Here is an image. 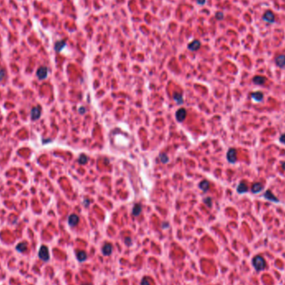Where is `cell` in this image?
I'll list each match as a JSON object with an SVG mask.
<instances>
[{
  "label": "cell",
  "mask_w": 285,
  "mask_h": 285,
  "mask_svg": "<svg viewBox=\"0 0 285 285\" xmlns=\"http://www.w3.org/2000/svg\"><path fill=\"white\" fill-rule=\"evenodd\" d=\"M253 265L254 267V268L257 270V271H262L266 267V262L265 260L264 259L263 257L261 256H256L254 257L253 259L252 262Z\"/></svg>",
  "instance_id": "6da1fadb"
},
{
  "label": "cell",
  "mask_w": 285,
  "mask_h": 285,
  "mask_svg": "<svg viewBox=\"0 0 285 285\" xmlns=\"http://www.w3.org/2000/svg\"><path fill=\"white\" fill-rule=\"evenodd\" d=\"M39 257L40 259H42L43 261L47 262L48 261V259L50 258L49 256V252H48V247L45 245H42L40 247L39 251Z\"/></svg>",
  "instance_id": "7a4b0ae2"
},
{
  "label": "cell",
  "mask_w": 285,
  "mask_h": 285,
  "mask_svg": "<svg viewBox=\"0 0 285 285\" xmlns=\"http://www.w3.org/2000/svg\"><path fill=\"white\" fill-rule=\"evenodd\" d=\"M227 159L230 164H234L237 161V151L235 148H231L227 153Z\"/></svg>",
  "instance_id": "3957f363"
},
{
  "label": "cell",
  "mask_w": 285,
  "mask_h": 285,
  "mask_svg": "<svg viewBox=\"0 0 285 285\" xmlns=\"http://www.w3.org/2000/svg\"><path fill=\"white\" fill-rule=\"evenodd\" d=\"M263 20L268 23H273L275 21V16L273 12L268 10V11H266L264 14L263 15Z\"/></svg>",
  "instance_id": "277c9868"
},
{
  "label": "cell",
  "mask_w": 285,
  "mask_h": 285,
  "mask_svg": "<svg viewBox=\"0 0 285 285\" xmlns=\"http://www.w3.org/2000/svg\"><path fill=\"white\" fill-rule=\"evenodd\" d=\"M37 76L40 80L45 79L48 76V68L44 66L40 67L37 70Z\"/></svg>",
  "instance_id": "5b68a950"
},
{
  "label": "cell",
  "mask_w": 285,
  "mask_h": 285,
  "mask_svg": "<svg viewBox=\"0 0 285 285\" xmlns=\"http://www.w3.org/2000/svg\"><path fill=\"white\" fill-rule=\"evenodd\" d=\"M41 116V107H33L31 110V119L33 120H38Z\"/></svg>",
  "instance_id": "8992f818"
},
{
  "label": "cell",
  "mask_w": 285,
  "mask_h": 285,
  "mask_svg": "<svg viewBox=\"0 0 285 285\" xmlns=\"http://www.w3.org/2000/svg\"><path fill=\"white\" fill-rule=\"evenodd\" d=\"M264 198L266 199H268V201H271L273 203H279V199L270 190H267L264 193Z\"/></svg>",
  "instance_id": "52a82bcc"
},
{
  "label": "cell",
  "mask_w": 285,
  "mask_h": 285,
  "mask_svg": "<svg viewBox=\"0 0 285 285\" xmlns=\"http://www.w3.org/2000/svg\"><path fill=\"white\" fill-rule=\"evenodd\" d=\"M186 115H187V112H186L185 108H179V110L176 112V118L179 122H183L184 120L185 119Z\"/></svg>",
  "instance_id": "ba28073f"
},
{
  "label": "cell",
  "mask_w": 285,
  "mask_h": 285,
  "mask_svg": "<svg viewBox=\"0 0 285 285\" xmlns=\"http://www.w3.org/2000/svg\"><path fill=\"white\" fill-rule=\"evenodd\" d=\"M113 252V246L111 244H105L102 248V253L104 256H109Z\"/></svg>",
  "instance_id": "9c48e42d"
},
{
  "label": "cell",
  "mask_w": 285,
  "mask_h": 285,
  "mask_svg": "<svg viewBox=\"0 0 285 285\" xmlns=\"http://www.w3.org/2000/svg\"><path fill=\"white\" fill-rule=\"evenodd\" d=\"M275 63L279 68H284L285 66V54H280L276 57Z\"/></svg>",
  "instance_id": "30bf717a"
},
{
  "label": "cell",
  "mask_w": 285,
  "mask_h": 285,
  "mask_svg": "<svg viewBox=\"0 0 285 285\" xmlns=\"http://www.w3.org/2000/svg\"><path fill=\"white\" fill-rule=\"evenodd\" d=\"M79 218L76 214H71L68 217V224L71 226V227L76 226L79 224Z\"/></svg>",
  "instance_id": "8fae6325"
},
{
  "label": "cell",
  "mask_w": 285,
  "mask_h": 285,
  "mask_svg": "<svg viewBox=\"0 0 285 285\" xmlns=\"http://www.w3.org/2000/svg\"><path fill=\"white\" fill-rule=\"evenodd\" d=\"M263 189H264V185L259 182H256V183L253 184L252 188H251V191L253 193H259Z\"/></svg>",
  "instance_id": "7c38bea8"
},
{
  "label": "cell",
  "mask_w": 285,
  "mask_h": 285,
  "mask_svg": "<svg viewBox=\"0 0 285 285\" xmlns=\"http://www.w3.org/2000/svg\"><path fill=\"white\" fill-rule=\"evenodd\" d=\"M251 98L253 101L255 102H261L263 101L264 99V93H262L261 91H257V92H254V93H251Z\"/></svg>",
  "instance_id": "4fadbf2b"
},
{
  "label": "cell",
  "mask_w": 285,
  "mask_h": 285,
  "mask_svg": "<svg viewBox=\"0 0 285 285\" xmlns=\"http://www.w3.org/2000/svg\"><path fill=\"white\" fill-rule=\"evenodd\" d=\"M65 46H66V41L65 40H60V41H58V42L55 43L54 50L57 53H59V52H61L63 50V48Z\"/></svg>",
  "instance_id": "5bb4252c"
},
{
  "label": "cell",
  "mask_w": 285,
  "mask_h": 285,
  "mask_svg": "<svg viewBox=\"0 0 285 285\" xmlns=\"http://www.w3.org/2000/svg\"><path fill=\"white\" fill-rule=\"evenodd\" d=\"M266 80L267 79H266L265 77L257 75V76L253 77V83L254 84H256V85H264V84L265 83Z\"/></svg>",
  "instance_id": "9a60e30c"
},
{
  "label": "cell",
  "mask_w": 285,
  "mask_h": 285,
  "mask_svg": "<svg viewBox=\"0 0 285 285\" xmlns=\"http://www.w3.org/2000/svg\"><path fill=\"white\" fill-rule=\"evenodd\" d=\"M200 46H201V43L199 40H193L188 45V48L191 51H197L198 49H199Z\"/></svg>",
  "instance_id": "2e32d148"
},
{
  "label": "cell",
  "mask_w": 285,
  "mask_h": 285,
  "mask_svg": "<svg viewBox=\"0 0 285 285\" xmlns=\"http://www.w3.org/2000/svg\"><path fill=\"white\" fill-rule=\"evenodd\" d=\"M237 192L239 193H244L248 192V186L244 182H241L237 187Z\"/></svg>",
  "instance_id": "e0dca14e"
},
{
  "label": "cell",
  "mask_w": 285,
  "mask_h": 285,
  "mask_svg": "<svg viewBox=\"0 0 285 285\" xmlns=\"http://www.w3.org/2000/svg\"><path fill=\"white\" fill-rule=\"evenodd\" d=\"M76 256H77V259L79 262H84L86 261L87 259V253L84 251H82V250H79L78 252L76 253Z\"/></svg>",
  "instance_id": "ac0fdd59"
},
{
  "label": "cell",
  "mask_w": 285,
  "mask_h": 285,
  "mask_svg": "<svg viewBox=\"0 0 285 285\" xmlns=\"http://www.w3.org/2000/svg\"><path fill=\"white\" fill-rule=\"evenodd\" d=\"M210 184L208 180H203L200 184H199V188L204 191V192H207L209 188Z\"/></svg>",
  "instance_id": "d6986e66"
},
{
  "label": "cell",
  "mask_w": 285,
  "mask_h": 285,
  "mask_svg": "<svg viewBox=\"0 0 285 285\" xmlns=\"http://www.w3.org/2000/svg\"><path fill=\"white\" fill-rule=\"evenodd\" d=\"M142 212V207L139 204H135L133 208V214L134 216H139L140 213Z\"/></svg>",
  "instance_id": "ffe728a7"
},
{
  "label": "cell",
  "mask_w": 285,
  "mask_h": 285,
  "mask_svg": "<svg viewBox=\"0 0 285 285\" xmlns=\"http://www.w3.org/2000/svg\"><path fill=\"white\" fill-rule=\"evenodd\" d=\"M16 249H17V251H19L20 253L24 252L27 249V244L24 243V242L18 244L17 246H16Z\"/></svg>",
  "instance_id": "44dd1931"
},
{
  "label": "cell",
  "mask_w": 285,
  "mask_h": 285,
  "mask_svg": "<svg viewBox=\"0 0 285 285\" xmlns=\"http://www.w3.org/2000/svg\"><path fill=\"white\" fill-rule=\"evenodd\" d=\"M173 99L175 100V101H177V103H178L179 104H183V102H184L183 96H182V94H181V93H173Z\"/></svg>",
  "instance_id": "7402d4cb"
},
{
  "label": "cell",
  "mask_w": 285,
  "mask_h": 285,
  "mask_svg": "<svg viewBox=\"0 0 285 285\" xmlns=\"http://www.w3.org/2000/svg\"><path fill=\"white\" fill-rule=\"evenodd\" d=\"M79 164H85L87 162H88V157H87L85 154H81L79 159Z\"/></svg>",
  "instance_id": "603a6c76"
},
{
  "label": "cell",
  "mask_w": 285,
  "mask_h": 285,
  "mask_svg": "<svg viewBox=\"0 0 285 285\" xmlns=\"http://www.w3.org/2000/svg\"><path fill=\"white\" fill-rule=\"evenodd\" d=\"M159 159H160V160H161V162H163L164 164H166L168 161V158L167 157V155L166 154H160V156H159Z\"/></svg>",
  "instance_id": "cb8c5ba5"
},
{
  "label": "cell",
  "mask_w": 285,
  "mask_h": 285,
  "mask_svg": "<svg viewBox=\"0 0 285 285\" xmlns=\"http://www.w3.org/2000/svg\"><path fill=\"white\" fill-rule=\"evenodd\" d=\"M204 204H205L208 207H211V206H212V199H211V198H206V199L204 200Z\"/></svg>",
  "instance_id": "d4e9b609"
},
{
  "label": "cell",
  "mask_w": 285,
  "mask_h": 285,
  "mask_svg": "<svg viewBox=\"0 0 285 285\" xmlns=\"http://www.w3.org/2000/svg\"><path fill=\"white\" fill-rule=\"evenodd\" d=\"M140 285H150L148 278V277H144V279H142V281H141V284Z\"/></svg>",
  "instance_id": "484cf974"
},
{
  "label": "cell",
  "mask_w": 285,
  "mask_h": 285,
  "mask_svg": "<svg viewBox=\"0 0 285 285\" xmlns=\"http://www.w3.org/2000/svg\"><path fill=\"white\" fill-rule=\"evenodd\" d=\"M5 74H6L5 69H3V68H0V81H2V80L4 79Z\"/></svg>",
  "instance_id": "4316f807"
},
{
  "label": "cell",
  "mask_w": 285,
  "mask_h": 285,
  "mask_svg": "<svg viewBox=\"0 0 285 285\" xmlns=\"http://www.w3.org/2000/svg\"><path fill=\"white\" fill-rule=\"evenodd\" d=\"M215 17H216V19L218 20H222L224 19V13H222V12H218V13H216Z\"/></svg>",
  "instance_id": "83f0119b"
},
{
  "label": "cell",
  "mask_w": 285,
  "mask_h": 285,
  "mask_svg": "<svg viewBox=\"0 0 285 285\" xmlns=\"http://www.w3.org/2000/svg\"><path fill=\"white\" fill-rule=\"evenodd\" d=\"M124 243H125V244L128 246L131 245V244H132V239H130V238H128V237H127L126 239H124Z\"/></svg>",
  "instance_id": "f1b7e54d"
},
{
  "label": "cell",
  "mask_w": 285,
  "mask_h": 285,
  "mask_svg": "<svg viewBox=\"0 0 285 285\" xmlns=\"http://www.w3.org/2000/svg\"><path fill=\"white\" fill-rule=\"evenodd\" d=\"M279 141H280L283 144H284L285 145V133H283V134H281V136L279 137Z\"/></svg>",
  "instance_id": "f546056e"
},
{
  "label": "cell",
  "mask_w": 285,
  "mask_h": 285,
  "mask_svg": "<svg viewBox=\"0 0 285 285\" xmlns=\"http://www.w3.org/2000/svg\"><path fill=\"white\" fill-rule=\"evenodd\" d=\"M79 111V113L82 114V113H84L85 112H86V109H85V108H84V107H81Z\"/></svg>",
  "instance_id": "4dcf8cb0"
},
{
  "label": "cell",
  "mask_w": 285,
  "mask_h": 285,
  "mask_svg": "<svg viewBox=\"0 0 285 285\" xmlns=\"http://www.w3.org/2000/svg\"><path fill=\"white\" fill-rule=\"evenodd\" d=\"M197 3L200 5H204L206 3V0H197Z\"/></svg>",
  "instance_id": "1f68e13d"
},
{
  "label": "cell",
  "mask_w": 285,
  "mask_h": 285,
  "mask_svg": "<svg viewBox=\"0 0 285 285\" xmlns=\"http://www.w3.org/2000/svg\"><path fill=\"white\" fill-rule=\"evenodd\" d=\"M168 226H169V224H168V223H165V224H162V228H167Z\"/></svg>",
  "instance_id": "d6a6232c"
},
{
  "label": "cell",
  "mask_w": 285,
  "mask_h": 285,
  "mask_svg": "<svg viewBox=\"0 0 285 285\" xmlns=\"http://www.w3.org/2000/svg\"><path fill=\"white\" fill-rule=\"evenodd\" d=\"M84 204H85V206H86V207H88V204H89V200L85 199V200H84Z\"/></svg>",
  "instance_id": "836d02e7"
},
{
  "label": "cell",
  "mask_w": 285,
  "mask_h": 285,
  "mask_svg": "<svg viewBox=\"0 0 285 285\" xmlns=\"http://www.w3.org/2000/svg\"><path fill=\"white\" fill-rule=\"evenodd\" d=\"M282 168H283V169H284V170H285V161L282 163Z\"/></svg>",
  "instance_id": "e575fe53"
},
{
  "label": "cell",
  "mask_w": 285,
  "mask_h": 285,
  "mask_svg": "<svg viewBox=\"0 0 285 285\" xmlns=\"http://www.w3.org/2000/svg\"><path fill=\"white\" fill-rule=\"evenodd\" d=\"M82 285H89V284H82Z\"/></svg>",
  "instance_id": "d590c367"
}]
</instances>
